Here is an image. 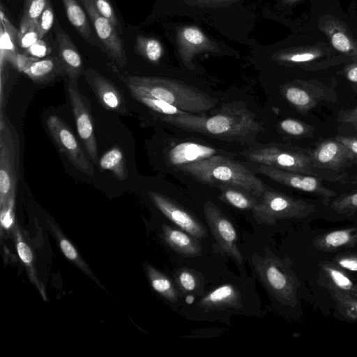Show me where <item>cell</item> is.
<instances>
[{"label": "cell", "instance_id": "cell-1", "mask_svg": "<svg viewBox=\"0 0 357 357\" xmlns=\"http://www.w3.org/2000/svg\"><path fill=\"white\" fill-rule=\"evenodd\" d=\"M108 65L131 95L160 99L192 114L211 110L217 103V100L207 93L182 82L167 78L126 75L117 65L113 63Z\"/></svg>", "mask_w": 357, "mask_h": 357}, {"label": "cell", "instance_id": "cell-2", "mask_svg": "<svg viewBox=\"0 0 357 357\" xmlns=\"http://www.w3.org/2000/svg\"><path fill=\"white\" fill-rule=\"evenodd\" d=\"M160 119L178 128L218 139L246 137L259 132L261 127L252 112L237 105L223 107L211 116L188 113L185 115L162 116Z\"/></svg>", "mask_w": 357, "mask_h": 357}, {"label": "cell", "instance_id": "cell-3", "mask_svg": "<svg viewBox=\"0 0 357 357\" xmlns=\"http://www.w3.org/2000/svg\"><path fill=\"white\" fill-rule=\"evenodd\" d=\"M199 182L211 185H227L261 198L266 188L262 181L244 165L221 155L177 167Z\"/></svg>", "mask_w": 357, "mask_h": 357}, {"label": "cell", "instance_id": "cell-4", "mask_svg": "<svg viewBox=\"0 0 357 357\" xmlns=\"http://www.w3.org/2000/svg\"><path fill=\"white\" fill-rule=\"evenodd\" d=\"M252 263L260 282L278 301L290 307L297 304L299 282L286 261L266 248L264 255H252Z\"/></svg>", "mask_w": 357, "mask_h": 357}, {"label": "cell", "instance_id": "cell-5", "mask_svg": "<svg viewBox=\"0 0 357 357\" xmlns=\"http://www.w3.org/2000/svg\"><path fill=\"white\" fill-rule=\"evenodd\" d=\"M245 158L259 165L296 173L311 175L331 181H342L341 176L316 167L311 155L280 145H268L246 151Z\"/></svg>", "mask_w": 357, "mask_h": 357}, {"label": "cell", "instance_id": "cell-6", "mask_svg": "<svg viewBox=\"0 0 357 357\" xmlns=\"http://www.w3.org/2000/svg\"><path fill=\"white\" fill-rule=\"evenodd\" d=\"M18 134L6 116L0 120V208L15 201L20 177Z\"/></svg>", "mask_w": 357, "mask_h": 357}, {"label": "cell", "instance_id": "cell-7", "mask_svg": "<svg viewBox=\"0 0 357 357\" xmlns=\"http://www.w3.org/2000/svg\"><path fill=\"white\" fill-rule=\"evenodd\" d=\"M314 211V205L302 199L266 189L252 213L258 224L273 225L280 220L307 218Z\"/></svg>", "mask_w": 357, "mask_h": 357}, {"label": "cell", "instance_id": "cell-8", "mask_svg": "<svg viewBox=\"0 0 357 357\" xmlns=\"http://www.w3.org/2000/svg\"><path fill=\"white\" fill-rule=\"evenodd\" d=\"M66 92L79 137L89 158L93 164H97L98 162V146L90 101L81 93L77 79H68Z\"/></svg>", "mask_w": 357, "mask_h": 357}, {"label": "cell", "instance_id": "cell-9", "mask_svg": "<svg viewBox=\"0 0 357 357\" xmlns=\"http://www.w3.org/2000/svg\"><path fill=\"white\" fill-rule=\"evenodd\" d=\"M47 129L59 150L79 171L93 176V163L84 153L77 139L68 124L56 115L50 116L46 121Z\"/></svg>", "mask_w": 357, "mask_h": 357}, {"label": "cell", "instance_id": "cell-10", "mask_svg": "<svg viewBox=\"0 0 357 357\" xmlns=\"http://www.w3.org/2000/svg\"><path fill=\"white\" fill-rule=\"evenodd\" d=\"M204 212L211 234L222 251L238 264L243 262V256L237 245L236 231L230 220L220 208L211 201L204 204Z\"/></svg>", "mask_w": 357, "mask_h": 357}, {"label": "cell", "instance_id": "cell-11", "mask_svg": "<svg viewBox=\"0 0 357 357\" xmlns=\"http://www.w3.org/2000/svg\"><path fill=\"white\" fill-rule=\"evenodd\" d=\"M95 29L97 36L105 46L107 54L119 67L124 66L128 59L123 42L116 29L97 10L93 0H81Z\"/></svg>", "mask_w": 357, "mask_h": 357}, {"label": "cell", "instance_id": "cell-12", "mask_svg": "<svg viewBox=\"0 0 357 357\" xmlns=\"http://www.w3.org/2000/svg\"><path fill=\"white\" fill-rule=\"evenodd\" d=\"M281 94L296 110L306 113L324 100L335 98L333 91L310 82L289 83L281 87Z\"/></svg>", "mask_w": 357, "mask_h": 357}, {"label": "cell", "instance_id": "cell-13", "mask_svg": "<svg viewBox=\"0 0 357 357\" xmlns=\"http://www.w3.org/2000/svg\"><path fill=\"white\" fill-rule=\"evenodd\" d=\"M257 172L273 181L306 192L322 197L325 200L335 195V192L322 185V179L311 175L288 172L259 165Z\"/></svg>", "mask_w": 357, "mask_h": 357}, {"label": "cell", "instance_id": "cell-14", "mask_svg": "<svg viewBox=\"0 0 357 357\" xmlns=\"http://www.w3.org/2000/svg\"><path fill=\"white\" fill-rule=\"evenodd\" d=\"M149 195L155 207L181 229L198 239L206 237L205 226L191 213L159 192L150 191Z\"/></svg>", "mask_w": 357, "mask_h": 357}, {"label": "cell", "instance_id": "cell-15", "mask_svg": "<svg viewBox=\"0 0 357 357\" xmlns=\"http://www.w3.org/2000/svg\"><path fill=\"white\" fill-rule=\"evenodd\" d=\"M10 59L20 72L36 83L45 84L66 75L58 56L38 59L16 53Z\"/></svg>", "mask_w": 357, "mask_h": 357}, {"label": "cell", "instance_id": "cell-16", "mask_svg": "<svg viewBox=\"0 0 357 357\" xmlns=\"http://www.w3.org/2000/svg\"><path fill=\"white\" fill-rule=\"evenodd\" d=\"M83 75L105 109L119 114L126 113L124 97L109 79L91 68L86 69Z\"/></svg>", "mask_w": 357, "mask_h": 357}, {"label": "cell", "instance_id": "cell-17", "mask_svg": "<svg viewBox=\"0 0 357 357\" xmlns=\"http://www.w3.org/2000/svg\"><path fill=\"white\" fill-rule=\"evenodd\" d=\"M310 155L316 167L328 172L340 169L355 160L347 146L336 139L322 142Z\"/></svg>", "mask_w": 357, "mask_h": 357}, {"label": "cell", "instance_id": "cell-18", "mask_svg": "<svg viewBox=\"0 0 357 357\" xmlns=\"http://www.w3.org/2000/svg\"><path fill=\"white\" fill-rule=\"evenodd\" d=\"M55 36L58 56L68 79H77L84 73L81 55L68 33L56 23Z\"/></svg>", "mask_w": 357, "mask_h": 357}, {"label": "cell", "instance_id": "cell-19", "mask_svg": "<svg viewBox=\"0 0 357 357\" xmlns=\"http://www.w3.org/2000/svg\"><path fill=\"white\" fill-rule=\"evenodd\" d=\"M318 282L331 294L354 296L355 284L334 261H324L319 264Z\"/></svg>", "mask_w": 357, "mask_h": 357}, {"label": "cell", "instance_id": "cell-20", "mask_svg": "<svg viewBox=\"0 0 357 357\" xmlns=\"http://www.w3.org/2000/svg\"><path fill=\"white\" fill-rule=\"evenodd\" d=\"M217 150L199 143L185 142L176 144L169 151V162L176 168L215 155Z\"/></svg>", "mask_w": 357, "mask_h": 357}, {"label": "cell", "instance_id": "cell-21", "mask_svg": "<svg viewBox=\"0 0 357 357\" xmlns=\"http://www.w3.org/2000/svg\"><path fill=\"white\" fill-rule=\"evenodd\" d=\"M314 247L323 252H336L354 247L357 244V227H347L317 236Z\"/></svg>", "mask_w": 357, "mask_h": 357}, {"label": "cell", "instance_id": "cell-22", "mask_svg": "<svg viewBox=\"0 0 357 357\" xmlns=\"http://www.w3.org/2000/svg\"><path fill=\"white\" fill-rule=\"evenodd\" d=\"M162 238L165 242L179 255L188 257L202 255V248L198 238L182 229L164 225H162Z\"/></svg>", "mask_w": 357, "mask_h": 357}, {"label": "cell", "instance_id": "cell-23", "mask_svg": "<svg viewBox=\"0 0 357 357\" xmlns=\"http://www.w3.org/2000/svg\"><path fill=\"white\" fill-rule=\"evenodd\" d=\"M199 305L204 309H237L241 306V296L232 284H222L204 296Z\"/></svg>", "mask_w": 357, "mask_h": 357}, {"label": "cell", "instance_id": "cell-24", "mask_svg": "<svg viewBox=\"0 0 357 357\" xmlns=\"http://www.w3.org/2000/svg\"><path fill=\"white\" fill-rule=\"evenodd\" d=\"M13 234L15 242V246L19 257L26 268L28 276L32 284L38 290L41 297L45 301H47L45 289L43 284L38 279L34 266L33 252L29 245L24 241L21 231L17 226H15Z\"/></svg>", "mask_w": 357, "mask_h": 357}, {"label": "cell", "instance_id": "cell-25", "mask_svg": "<svg viewBox=\"0 0 357 357\" xmlns=\"http://www.w3.org/2000/svg\"><path fill=\"white\" fill-rule=\"evenodd\" d=\"M62 2L71 25L86 42L96 45L87 16L77 1L62 0Z\"/></svg>", "mask_w": 357, "mask_h": 357}, {"label": "cell", "instance_id": "cell-26", "mask_svg": "<svg viewBox=\"0 0 357 357\" xmlns=\"http://www.w3.org/2000/svg\"><path fill=\"white\" fill-rule=\"evenodd\" d=\"M222 202L240 210H252L257 204V197L236 187L220 184L217 185Z\"/></svg>", "mask_w": 357, "mask_h": 357}, {"label": "cell", "instance_id": "cell-27", "mask_svg": "<svg viewBox=\"0 0 357 357\" xmlns=\"http://www.w3.org/2000/svg\"><path fill=\"white\" fill-rule=\"evenodd\" d=\"M98 163L100 169L111 172L120 181L126 180L128 177L124 154L117 146L105 152Z\"/></svg>", "mask_w": 357, "mask_h": 357}, {"label": "cell", "instance_id": "cell-28", "mask_svg": "<svg viewBox=\"0 0 357 357\" xmlns=\"http://www.w3.org/2000/svg\"><path fill=\"white\" fill-rule=\"evenodd\" d=\"M144 266L152 288L169 301L176 302L178 292L171 280L149 263H146Z\"/></svg>", "mask_w": 357, "mask_h": 357}, {"label": "cell", "instance_id": "cell-29", "mask_svg": "<svg viewBox=\"0 0 357 357\" xmlns=\"http://www.w3.org/2000/svg\"><path fill=\"white\" fill-rule=\"evenodd\" d=\"M50 228L56 236L59 247L66 258L73 261L79 268L86 274L92 277L91 272L81 258L74 245L63 235L59 229L52 222L50 223Z\"/></svg>", "mask_w": 357, "mask_h": 357}, {"label": "cell", "instance_id": "cell-30", "mask_svg": "<svg viewBox=\"0 0 357 357\" xmlns=\"http://www.w3.org/2000/svg\"><path fill=\"white\" fill-rule=\"evenodd\" d=\"M50 0H24L20 22V32L24 33L36 22Z\"/></svg>", "mask_w": 357, "mask_h": 357}, {"label": "cell", "instance_id": "cell-31", "mask_svg": "<svg viewBox=\"0 0 357 357\" xmlns=\"http://www.w3.org/2000/svg\"><path fill=\"white\" fill-rule=\"evenodd\" d=\"M133 98L162 116L185 115V112L164 100L139 94L132 95Z\"/></svg>", "mask_w": 357, "mask_h": 357}, {"label": "cell", "instance_id": "cell-32", "mask_svg": "<svg viewBox=\"0 0 357 357\" xmlns=\"http://www.w3.org/2000/svg\"><path fill=\"white\" fill-rule=\"evenodd\" d=\"M135 51L151 62L158 61L162 55V47L157 40L142 36L136 38Z\"/></svg>", "mask_w": 357, "mask_h": 357}, {"label": "cell", "instance_id": "cell-33", "mask_svg": "<svg viewBox=\"0 0 357 357\" xmlns=\"http://www.w3.org/2000/svg\"><path fill=\"white\" fill-rule=\"evenodd\" d=\"M98 12L114 26L119 35L123 33L122 26L109 0H93Z\"/></svg>", "mask_w": 357, "mask_h": 357}, {"label": "cell", "instance_id": "cell-34", "mask_svg": "<svg viewBox=\"0 0 357 357\" xmlns=\"http://www.w3.org/2000/svg\"><path fill=\"white\" fill-rule=\"evenodd\" d=\"M54 20V13L50 0L40 17L36 20L40 39H43L52 28Z\"/></svg>", "mask_w": 357, "mask_h": 357}, {"label": "cell", "instance_id": "cell-35", "mask_svg": "<svg viewBox=\"0 0 357 357\" xmlns=\"http://www.w3.org/2000/svg\"><path fill=\"white\" fill-rule=\"evenodd\" d=\"M331 208L340 213H347L357 211V192L337 198L333 202Z\"/></svg>", "mask_w": 357, "mask_h": 357}, {"label": "cell", "instance_id": "cell-36", "mask_svg": "<svg viewBox=\"0 0 357 357\" xmlns=\"http://www.w3.org/2000/svg\"><path fill=\"white\" fill-rule=\"evenodd\" d=\"M278 126L283 132L294 137L303 136L309 130L307 125L293 119H286L281 121Z\"/></svg>", "mask_w": 357, "mask_h": 357}, {"label": "cell", "instance_id": "cell-37", "mask_svg": "<svg viewBox=\"0 0 357 357\" xmlns=\"http://www.w3.org/2000/svg\"><path fill=\"white\" fill-rule=\"evenodd\" d=\"M40 39L36 22L32 23L24 32L18 33L17 43L22 48L28 49Z\"/></svg>", "mask_w": 357, "mask_h": 357}, {"label": "cell", "instance_id": "cell-38", "mask_svg": "<svg viewBox=\"0 0 357 357\" xmlns=\"http://www.w3.org/2000/svg\"><path fill=\"white\" fill-rule=\"evenodd\" d=\"M333 261L343 269L357 271V253H340L334 257Z\"/></svg>", "mask_w": 357, "mask_h": 357}, {"label": "cell", "instance_id": "cell-39", "mask_svg": "<svg viewBox=\"0 0 357 357\" xmlns=\"http://www.w3.org/2000/svg\"><path fill=\"white\" fill-rule=\"evenodd\" d=\"M177 281L179 286L186 291H194L197 285L195 275L187 269H183L178 273Z\"/></svg>", "mask_w": 357, "mask_h": 357}, {"label": "cell", "instance_id": "cell-40", "mask_svg": "<svg viewBox=\"0 0 357 357\" xmlns=\"http://www.w3.org/2000/svg\"><path fill=\"white\" fill-rule=\"evenodd\" d=\"M15 201L9 202L5 206L1 208V231L4 229L8 230L12 228L14 222V207Z\"/></svg>", "mask_w": 357, "mask_h": 357}, {"label": "cell", "instance_id": "cell-41", "mask_svg": "<svg viewBox=\"0 0 357 357\" xmlns=\"http://www.w3.org/2000/svg\"><path fill=\"white\" fill-rule=\"evenodd\" d=\"M331 41L333 45L337 50L344 53L353 54L351 52L354 49L349 38L344 33L342 32L333 33L332 35Z\"/></svg>", "mask_w": 357, "mask_h": 357}, {"label": "cell", "instance_id": "cell-42", "mask_svg": "<svg viewBox=\"0 0 357 357\" xmlns=\"http://www.w3.org/2000/svg\"><path fill=\"white\" fill-rule=\"evenodd\" d=\"M27 52L33 57H42L50 52V49L43 39H39L27 49Z\"/></svg>", "mask_w": 357, "mask_h": 357}, {"label": "cell", "instance_id": "cell-43", "mask_svg": "<svg viewBox=\"0 0 357 357\" xmlns=\"http://www.w3.org/2000/svg\"><path fill=\"white\" fill-rule=\"evenodd\" d=\"M184 38L192 44L198 45L203 43L204 37L202 33L194 28H188L183 32Z\"/></svg>", "mask_w": 357, "mask_h": 357}, {"label": "cell", "instance_id": "cell-44", "mask_svg": "<svg viewBox=\"0 0 357 357\" xmlns=\"http://www.w3.org/2000/svg\"><path fill=\"white\" fill-rule=\"evenodd\" d=\"M336 140L342 142L347 148L351 151L354 158L357 160V138L347 137H337Z\"/></svg>", "mask_w": 357, "mask_h": 357}, {"label": "cell", "instance_id": "cell-45", "mask_svg": "<svg viewBox=\"0 0 357 357\" xmlns=\"http://www.w3.org/2000/svg\"><path fill=\"white\" fill-rule=\"evenodd\" d=\"M315 55L311 52H303L295 54L289 58V60L293 62H305L312 60L315 58Z\"/></svg>", "mask_w": 357, "mask_h": 357}, {"label": "cell", "instance_id": "cell-46", "mask_svg": "<svg viewBox=\"0 0 357 357\" xmlns=\"http://www.w3.org/2000/svg\"><path fill=\"white\" fill-rule=\"evenodd\" d=\"M342 119L344 122L357 124V107L349 113L344 114Z\"/></svg>", "mask_w": 357, "mask_h": 357}, {"label": "cell", "instance_id": "cell-47", "mask_svg": "<svg viewBox=\"0 0 357 357\" xmlns=\"http://www.w3.org/2000/svg\"><path fill=\"white\" fill-rule=\"evenodd\" d=\"M346 75L349 81L357 83V66L349 68Z\"/></svg>", "mask_w": 357, "mask_h": 357}, {"label": "cell", "instance_id": "cell-48", "mask_svg": "<svg viewBox=\"0 0 357 357\" xmlns=\"http://www.w3.org/2000/svg\"><path fill=\"white\" fill-rule=\"evenodd\" d=\"M185 301L188 304H192L195 301V298L192 295H188L185 298Z\"/></svg>", "mask_w": 357, "mask_h": 357}, {"label": "cell", "instance_id": "cell-49", "mask_svg": "<svg viewBox=\"0 0 357 357\" xmlns=\"http://www.w3.org/2000/svg\"><path fill=\"white\" fill-rule=\"evenodd\" d=\"M354 296L357 297V284H355Z\"/></svg>", "mask_w": 357, "mask_h": 357}]
</instances>
